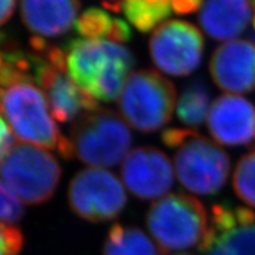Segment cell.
<instances>
[{
	"label": "cell",
	"instance_id": "44dd1931",
	"mask_svg": "<svg viewBox=\"0 0 255 255\" xmlns=\"http://www.w3.org/2000/svg\"><path fill=\"white\" fill-rule=\"evenodd\" d=\"M233 188L239 199L255 208V150L239 161L233 176Z\"/></svg>",
	"mask_w": 255,
	"mask_h": 255
},
{
	"label": "cell",
	"instance_id": "4316f807",
	"mask_svg": "<svg viewBox=\"0 0 255 255\" xmlns=\"http://www.w3.org/2000/svg\"><path fill=\"white\" fill-rule=\"evenodd\" d=\"M6 63H7V56H6L4 47L0 46V72L2 71V69H4Z\"/></svg>",
	"mask_w": 255,
	"mask_h": 255
},
{
	"label": "cell",
	"instance_id": "f546056e",
	"mask_svg": "<svg viewBox=\"0 0 255 255\" xmlns=\"http://www.w3.org/2000/svg\"><path fill=\"white\" fill-rule=\"evenodd\" d=\"M174 255H190V254H187V253H177V254H174Z\"/></svg>",
	"mask_w": 255,
	"mask_h": 255
},
{
	"label": "cell",
	"instance_id": "7c38bea8",
	"mask_svg": "<svg viewBox=\"0 0 255 255\" xmlns=\"http://www.w3.org/2000/svg\"><path fill=\"white\" fill-rule=\"evenodd\" d=\"M174 171L168 156L155 146L130 150L121 168L124 184L139 200L162 199L174 186Z\"/></svg>",
	"mask_w": 255,
	"mask_h": 255
},
{
	"label": "cell",
	"instance_id": "484cf974",
	"mask_svg": "<svg viewBox=\"0 0 255 255\" xmlns=\"http://www.w3.org/2000/svg\"><path fill=\"white\" fill-rule=\"evenodd\" d=\"M15 2L17 0H0V26H2L12 17Z\"/></svg>",
	"mask_w": 255,
	"mask_h": 255
},
{
	"label": "cell",
	"instance_id": "9c48e42d",
	"mask_svg": "<svg viewBox=\"0 0 255 255\" xmlns=\"http://www.w3.org/2000/svg\"><path fill=\"white\" fill-rule=\"evenodd\" d=\"M68 201L72 212L81 219L103 222L121 214L128 196L116 175L102 168H89L72 177Z\"/></svg>",
	"mask_w": 255,
	"mask_h": 255
},
{
	"label": "cell",
	"instance_id": "7402d4cb",
	"mask_svg": "<svg viewBox=\"0 0 255 255\" xmlns=\"http://www.w3.org/2000/svg\"><path fill=\"white\" fill-rule=\"evenodd\" d=\"M24 214L23 202L0 180V223L13 225L20 221Z\"/></svg>",
	"mask_w": 255,
	"mask_h": 255
},
{
	"label": "cell",
	"instance_id": "7a4b0ae2",
	"mask_svg": "<svg viewBox=\"0 0 255 255\" xmlns=\"http://www.w3.org/2000/svg\"><path fill=\"white\" fill-rule=\"evenodd\" d=\"M34 79L0 88V114L21 143L57 150L65 159L75 155L70 138L62 135L43 91Z\"/></svg>",
	"mask_w": 255,
	"mask_h": 255
},
{
	"label": "cell",
	"instance_id": "ffe728a7",
	"mask_svg": "<svg viewBox=\"0 0 255 255\" xmlns=\"http://www.w3.org/2000/svg\"><path fill=\"white\" fill-rule=\"evenodd\" d=\"M115 25V18L104 9L90 7L85 9L76 20L75 27L78 34L85 39L111 40Z\"/></svg>",
	"mask_w": 255,
	"mask_h": 255
},
{
	"label": "cell",
	"instance_id": "277c9868",
	"mask_svg": "<svg viewBox=\"0 0 255 255\" xmlns=\"http://www.w3.org/2000/svg\"><path fill=\"white\" fill-rule=\"evenodd\" d=\"M30 45L32 75L45 96L53 119L60 123L70 122L100 108L96 100L83 92L70 78L64 47L39 37L32 38Z\"/></svg>",
	"mask_w": 255,
	"mask_h": 255
},
{
	"label": "cell",
	"instance_id": "3957f363",
	"mask_svg": "<svg viewBox=\"0 0 255 255\" xmlns=\"http://www.w3.org/2000/svg\"><path fill=\"white\" fill-rule=\"evenodd\" d=\"M162 142L175 149V173L187 190L199 195H214L225 186L231 159L222 148L190 129L164 130Z\"/></svg>",
	"mask_w": 255,
	"mask_h": 255
},
{
	"label": "cell",
	"instance_id": "8fae6325",
	"mask_svg": "<svg viewBox=\"0 0 255 255\" xmlns=\"http://www.w3.org/2000/svg\"><path fill=\"white\" fill-rule=\"evenodd\" d=\"M199 248L203 255H255V213L229 203L214 205Z\"/></svg>",
	"mask_w": 255,
	"mask_h": 255
},
{
	"label": "cell",
	"instance_id": "603a6c76",
	"mask_svg": "<svg viewBox=\"0 0 255 255\" xmlns=\"http://www.w3.org/2000/svg\"><path fill=\"white\" fill-rule=\"evenodd\" d=\"M23 245L20 229L13 225L0 223V255H19Z\"/></svg>",
	"mask_w": 255,
	"mask_h": 255
},
{
	"label": "cell",
	"instance_id": "52a82bcc",
	"mask_svg": "<svg viewBox=\"0 0 255 255\" xmlns=\"http://www.w3.org/2000/svg\"><path fill=\"white\" fill-rule=\"evenodd\" d=\"M176 102L174 84L155 70L132 72L119 97L121 116L143 133L163 128L173 116Z\"/></svg>",
	"mask_w": 255,
	"mask_h": 255
},
{
	"label": "cell",
	"instance_id": "e0dca14e",
	"mask_svg": "<svg viewBox=\"0 0 255 255\" xmlns=\"http://www.w3.org/2000/svg\"><path fill=\"white\" fill-rule=\"evenodd\" d=\"M212 92L205 79L193 78L181 92L176 105L178 120L190 128L201 127L210 111Z\"/></svg>",
	"mask_w": 255,
	"mask_h": 255
},
{
	"label": "cell",
	"instance_id": "d4e9b609",
	"mask_svg": "<svg viewBox=\"0 0 255 255\" xmlns=\"http://www.w3.org/2000/svg\"><path fill=\"white\" fill-rule=\"evenodd\" d=\"M205 0H171L173 11L180 14L193 13L202 7Z\"/></svg>",
	"mask_w": 255,
	"mask_h": 255
},
{
	"label": "cell",
	"instance_id": "5b68a950",
	"mask_svg": "<svg viewBox=\"0 0 255 255\" xmlns=\"http://www.w3.org/2000/svg\"><path fill=\"white\" fill-rule=\"evenodd\" d=\"M146 227L164 254L200 246L209 227L203 203L186 194H170L152 203Z\"/></svg>",
	"mask_w": 255,
	"mask_h": 255
},
{
	"label": "cell",
	"instance_id": "6da1fadb",
	"mask_svg": "<svg viewBox=\"0 0 255 255\" xmlns=\"http://www.w3.org/2000/svg\"><path fill=\"white\" fill-rule=\"evenodd\" d=\"M64 52L70 78L97 101L119 98L135 65L130 50L110 40L72 39Z\"/></svg>",
	"mask_w": 255,
	"mask_h": 255
},
{
	"label": "cell",
	"instance_id": "ba28073f",
	"mask_svg": "<svg viewBox=\"0 0 255 255\" xmlns=\"http://www.w3.org/2000/svg\"><path fill=\"white\" fill-rule=\"evenodd\" d=\"M62 167L40 146L14 143L0 163V180L25 205H41L53 196Z\"/></svg>",
	"mask_w": 255,
	"mask_h": 255
},
{
	"label": "cell",
	"instance_id": "30bf717a",
	"mask_svg": "<svg viewBox=\"0 0 255 255\" xmlns=\"http://www.w3.org/2000/svg\"><path fill=\"white\" fill-rule=\"evenodd\" d=\"M205 39L199 28L183 20H168L152 32L149 51L157 69L174 77H183L199 68Z\"/></svg>",
	"mask_w": 255,
	"mask_h": 255
},
{
	"label": "cell",
	"instance_id": "4dcf8cb0",
	"mask_svg": "<svg viewBox=\"0 0 255 255\" xmlns=\"http://www.w3.org/2000/svg\"><path fill=\"white\" fill-rule=\"evenodd\" d=\"M253 26H254V31H255V14H254V18H253Z\"/></svg>",
	"mask_w": 255,
	"mask_h": 255
},
{
	"label": "cell",
	"instance_id": "4fadbf2b",
	"mask_svg": "<svg viewBox=\"0 0 255 255\" xmlns=\"http://www.w3.org/2000/svg\"><path fill=\"white\" fill-rule=\"evenodd\" d=\"M212 79L221 90L246 94L255 89V44L235 39L220 45L209 63Z\"/></svg>",
	"mask_w": 255,
	"mask_h": 255
},
{
	"label": "cell",
	"instance_id": "ac0fdd59",
	"mask_svg": "<svg viewBox=\"0 0 255 255\" xmlns=\"http://www.w3.org/2000/svg\"><path fill=\"white\" fill-rule=\"evenodd\" d=\"M155 242L136 227L115 225L104 244L103 255H163Z\"/></svg>",
	"mask_w": 255,
	"mask_h": 255
},
{
	"label": "cell",
	"instance_id": "cb8c5ba5",
	"mask_svg": "<svg viewBox=\"0 0 255 255\" xmlns=\"http://www.w3.org/2000/svg\"><path fill=\"white\" fill-rule=\"evenodd\" d=\"M13 136H12L11 128L7 126V122L0 114V163L5 156L8 154L11 148L13 146Z\"/></svg>",
	"mask_w": 255,
	"mask_h": 255
},
{
	"label": "cell",
	"instance_id": "d6986e66",
	"mask_svg": "<svg viewBox=\"0 0 255 255\" xmlns=\"http://www.w3.org/2000/svg\"><path fill=\"white\" fill-rule=\"evenodd\" d=\"M108 6L115 11L122 9L123 14L133 27L141 32L157 28L169 18L173 7L170 2H149L144 0H113Z\"/></svg>",
	"mask_w": 255,
	"mask_h": 255
},
{
	"label": "cell",
	"instance_id": "8992f818",
	"mask_svg": "<svg viewBox=\"0 0 255 255\" xmlns=\"http://www.w3.org/2000/svg\"><path fill=\"white\" fill-rule=\"evenodd\" d=\"M70 141L79 161L94 168H104L114 167L127 157L132 137L122 116L98 108L73 122Z\"/></svg>",
	"mask_w": 255,
	"mask_h": 255
},
{
	"label": "cell",
	"instance_id": "2e32d148",
	"mask_svg": "<svg viewBox=\"0 0 255 255\" xmlns=\"http://www.w3.org/2000/svg\"><path fill=\"white\" fill-rule=\"evenodd\" d=\"M252 14L250 0H205L199 23L213 39L229 40L246 30Z\"/></svg>",
	"mask_w": 255,
	"mask_h": 255
},
{
	"label": "cell",
	"instance_id": "f1b7e54d",
	"mask_svg": "<svg viewBox=\"0 0 255 255\" xmlns=\"http://www.w3.org/2000/svg\"><path fill=\"white\" fill-rule=\"evenodd\" d=\"M251 41H253V43L255 44V32H253V33L251 34Z\"/></svg>",
	"mask_w": 255,
	"mask_h": 255
},
{
	"label": "cell",
	"instance_id": "1f68e13d",
	"mask_svg": "<svg viewBox=\"0 0 255 255\" xmlns=\"http://www.w3.org/2000/svg\"><path fill=\"white\" fill-rule=\"evenodd\" d=\"M252 1H253V2H254V4H255V0H252Z\"/></svg>",
	"mask_w": 255,
	"mask_h": 255
},
{
	"label": "cell",
	"instance_id": "83f0119b",
	"mask_svg": "<svg viewBox=\"0 0 255 255\" xmlns=\"http://www.w3.org/2000/svg\"><path fill=\"white\" fill-rule=\"evenodd\" d=\"M144 1L156 2V4H158V2H170V4H171V0H144Z\"/></svg>",
	"mask_w": 255,
	"mask_h": 255
},
{
	"label": "cell",
	"instance_id": "9a60e30c",
	"mask_svg": "<svg viewBox=\"0 0 255 255\" xmlns=\"http://www.w3.org/2000/svg\"><path fill=\"white\" fill-rule=\"evenodd\" d=\"M79 7V0H20V15L34 37L45 39L69 32L77 20Z\"/></svg>",
	"mask_w": 255,
	"mask_h": 255
},
{
	"label": "cell",
	"instance_id": "5bb4252c",
	"mask_svg": "<svg viewBox=\"0 0 255 255\" xmlns=\"http://www.w3.org/2000/svg\"><path fill=\"white\" fill-rule=\"evenodd\" d=\"M208 129L221 144H247L255 138L254 105L240 96H221L210 108Z\"/></svg>",
	"mask_w": 255,
	"mask_h": 255
}]
</instances>
